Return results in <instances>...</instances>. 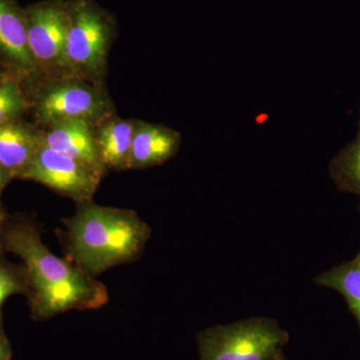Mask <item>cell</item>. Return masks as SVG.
<instances>
[{
	"label": "cell",
	"instance_id": "obj_9",
	"mask_svg": "<svg viewBox=\"0 0 360 360\" xmlns=\"http://www.w3.org/2000/svg\"><path fill=\"white\" fill-rule=\"evenodd\" d=\"M40 141L82 163L99 176H103L105 167L99 155L96 136L92 134L90 123H56L51 125L49 131L40 135Z\"/></svg>",
	"mask_w": 360,
	"mask_h": 360
},
{
	"label": "cell",
	"instance_id": "obj_12",
	"mask_svg": "<svg viewBox=\"0 0 360 360\" xmlns=\"http://www.w3.org/2000/svg\"><path fill=\"white\" fill-rule=\"evenodd\" d=\"M135 125L123 120H110L96 136L99 155L105 168H129L130 149Z\"/></svg>",
	"mask_w": 360,
	"mask_h": 360
},
{
	"label": "cell",
	"instance_id": "obj_3",
	"mask_svg": "<svg viewBox=\"0 0 360 360\" xmlns=\"http://www.w3.org/2000/svg\"><path fill=\"white\" fill-rule=\"evenodd\" d=\"M290 341L288 331L269 317H252L200 331V360H278Z\"/></svg>",
	"mask_w": 360,
	"mask_h": 360
},
{
	"label": "cell",
	"instance_id": "obj_6",
	"mask_svg": "<svg viewBox=\"0 0 360 360\" xmlns=\"http://www.w3.org/2000/svg\"><path fill=\"white\" fill-rule=\"evenodd\" d=\"M18 179L39 182L82 203L91 200L101 177L70 156L40 141L32 160Z\"/></svg>",
	"mask_w": 360,
	"mask_h": 360
},
{
	"label": "cell",
	"instance_id": "obj_7",
	"mask_svg": "<svg viewBox=\"0 0 360 360\" xmlns=\"http://www.w3.org/2000/svg\"><path fill=\"white\" fill-rule=\"evenodd\" d=\"M108 103L94 87L79 82H61L47 87L39 96L35 115L51 127L65 122L91 124L108 113Z\"/></svg>",
	"mask_w": 360,
	"mask_h": 360
},
{
	"label": "cell",
	"instance_id": "obj_18",
	"mask_svg": "<svg viewBox=\"0 0 360 360\" xmlns=\"http://www.w3.org/2000/svg\"><path fill=\"white\" fill-rule=\"evenodd\" d=\"M13 179L11 174L8 172H6L4 168L0 167V193H1L2 189L6 186L7 182Z\"/></svg>",
	"mask_w": 360,
	"mask_h": 360
},
{
	"label": "cell",
	"instance_id": "obj_13",
	"mask_svg": "<svg viewBox=\"0 0 360 360\" xmlns=\"http://www.w3.org/2000/svg\"><path fill=\"white\" fill-rule=\"evenodd\" d=\"M314 281L343 296L360 328V250L354 259L319 274Z\"/></svg>",
	"mask_w": 360,
	"mask_h": 360
},
{
	"label": "cell",
	"instance_id": "obj_21",
	"mask_svg": "<svg viewBox=\"0 0 360 360\" xmlns=\"http://www.w3.org/2000/svg\"><path fill=\"white\" fill-rule=\"evenodd\" d=\"M278 360H288V359H286V356L285 355H283V356L281 357V359H279Z\"/></svg>",
	"mask_w": 360,
	"mask_h": 360
},
{
	"label": "cell",
	"instance_id": "obj_5",
	"mask_svg": "<svg viewBox=\"0 0 360 360\" xmlns=\"http://www.w3.org/2000/svg\"><path fill=\"white\" fill-rule=\"evenodd\" d=\"M28 45L37 70L65 68L70 2L44 0L25 8Z\"/></svg>",
	"mask_w": 360,
	"mask_h": 360
},
{
	"label": "cell",
	"instance_id": "obj_19",
	"mask_svg": "<svg viewBox=\"0 0 360 360\" xmlns=\"http://www.w3.org/2000/svg\"><path fill=\"white\" fill-rule=\"evenodd\" d=\"M2 224H4V215H2L1 212H0V232H1Z\"/></svg>",
	"mask_w": 360,
	"mask_h": 360
},
{
	"label": "cell",
	"instance_id": "obj_14",
	"mask_svg": "<svg viewBox=\"0 0 360 360\" xmlns=\"http://www.w3.org/2000/svg\"><path fill=\"white\" fill-rule=\"evenodd\" d=\"M328 170L340 191L354 194L360 200V110L354 141L341 149L330 161Z\"/></svg>",
	"mask_w": 360,
	"mask_h": 360
},
{
	"label": "cell",
	"instance_id": "obj_8",
	"mask_svg": "<svg viewBox=\"0 0 360 360\" xmlns=\"http://www.w3.org/2000/svg\"><path fill=\"white\" fill-rule=\"evenodd\" d=\"M0 63L23 77L37 71L28 45L25 8L15 0H0Z\"/></svg>",
	"mask_w": 360,
	"mask_h": 360
},
{
	"label": "cell",
	"instance_id": "obj_4",
	"mask_svg": "<svg viewBox=\"0 0 360 360\" xmlns=\"http://www.w3.org/2000/svg\"><path fill=\"white\" fill-rule=\"evenodd\" d=\"M70 25L66 37L65 70L82 77L103 70L112 37L108 14L92 0H70Z\"/></svg>",
	"mask_w": 360,
	"mask_h": 360
},
{
	"label": "cell",
	"instance_id": "obj_15",
	"mask_svg": "<svg viewBox=\"0 0 360 360\" xmlns=\"http://www.w3.org/2000/svg\"><path fill=\"white\" fill-rule=\"evenodd\" d=\"M25 288V281L18 272L4 265H0V333H2V304L9 296L23 292Z\"/></svg>",
	"mask_w": 360,
	"mask_h": 360
},
{
	"label": "cell",
	"instance_id": "obj_11",
	"mask_svg": "<svg viewBox=\"0 0 360 360\" xmlns=\"http://www.w3.org/2000/svg\"><path fill=\"white\" fill-rule=\"evenodd\" d=\"M40 135L27 125L15 122L0 125V167L18 177L32 160Z\"/></svg>",
	"mask_w": 360,
	"mask_h": 360
},
{
	"label": "cell",
	"instance_id": "obj_16",
	"mask_svg": "<svg viewBox=\"0 0 360 360\" xmlns=\"http://www.w3.org/2000/svg\"><path fill=\"white\" fill-rule=\"evenodd\" d=\"M26 101L20 89L0 101V125L15 122L26 108Z\"/></svg>",
	"mask_w": 360,
	"mask_h": 360
},
{
	"label": "cell",
	"instance_id": "obj_10",
	"mask_svg": "<svg viewBox=\"0 0 360 360\" xmlns=\"http://www.w3.org/2000/svg\"><path fill=\"white\" fill-rule=\"evenodd\" d=\"M180 135L162 125L141 123L132 139L129 168H146L167 162L176 155Z\"/></svg>",
	"mask_w": 360,
	"mask_h": 360
},
{
	"label": "cell",
	"instance_id": "obj_1",
	"mask_svg": "<svg viewBox=\"0 0 360 360\" xmlns=\"http://www.w3.org/2000/svg\"><path fill=\"white\" fill-rule=\"evenodd\" d=\"M2 243L7 251L25 262L37 319H51L73 309H97L108 303L105 286L77 265L54 255L34 225H11L4 231Z\"/></svg>",
	"mask_w": 360,
	"mask_h": 360
},
{
	"label": "cell",
	"instance_id": "obj_17",
	"mask_svg": "<svg viewBox=\"0 0 360 360\" xmlns=\"http://www.w3.org/2000/svg\"><path fill=\"white\" fill-rule=\"evenodd\" d=\"M11 356H13V352H11V345L4 333H0V360H11Z\"/></svg>",
	"mask_w": 360,
	"mask_h": 360
},
{
	"label": "cell",
	"instance_id": "obj_20",
	"mask_svg": "<svg viewBox=\"0 0 360 360\" xmlns=\"http://www.w3.org/2000/svg\"><path fill=\"white\" fill-rule=\"evenodd\" d=\"M6 79V77H4V75H2V73L0 72V82H2V80H4Z\"/></svg>",
	"mask_w": 360,
	"mask_h": 360
},
{
	"label": "cell",
	"instance_id": "obj_2",
	"mask_svg": "<svg viewBox=\"0 0 360 360\" xmlns=\"http://www.w3.org/2000/svg\"><path fill=\"white\" fill-rule=\"evenodd\" d=\"M72 262L91 276L141 257L151 236L148 224L130 210L82 202L66 220Z\"/></svg>",
	"mask_w": 360,
	"mask_h": 360
}]
</instances>
